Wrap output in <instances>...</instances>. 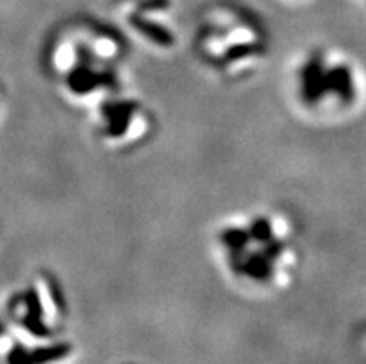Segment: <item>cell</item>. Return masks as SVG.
Instances as JSON below:
<instances>
[{
    "label": "cell",
    "mask_w": 366,
    "mask_h": 364,
    "mask_svg": "<svg viewBox=\"0 0 366 364\" xmlns=\"http://www.w3.org/2000/svg\"><path fill=\"white\" fill-rule=\"evenodd\" d=\"M296 97L320 119H344L366 101V74L353 58L337 49H315L296 69Z\"/></svg>",
    "instance_id": "obj_1"
},
{
    "label": "cell",
    "mask_w": 366,
    "mask_h": 364,
    "mask_svg": "<svg viewBox=\"0 0 366 364\" xmlns=\"http://www.w3.org/2000/svg\"><path fill=\"white\" fill-rule=\"evenodd\" d=\"M197 51L206 63L229 78L257 71L268 54L263 28L247 13L229 6L206 10L197 30Z\"/></svg>",
    "instance_id": "obj_2"
},
{
    "label": "cell",
    "mask_w": 366,
    "mask_h": 364,
    "mask_svg": "<svg viewBox=\"0 0 366 364\" xmlns=\"http://www.w3.org/2000/svg\"><path fill=\"white\" fill-rule=\"evenodd\" d=\"M217 245L229 272L260 290H285L299 266V253L292 240L255 238L244 220L224 223L217 231Z\"/></svg>",
    "instance_id": "obj_3"
},
{
    "label": "cell",
    "mask_w": 366,
    "mask_h": 364,
    "mask_svg": "<svg viewBox=\"0 0 366 364\" xmlns=\"http://www.w3.org/2000/svg\"><path fill=\"white\" fill-rule=\"evenodd\" d=\"M8 313L19 335L34 342L52 340L62 331V294L51 277L38 275L28 286L13 294Z\"/></svg>",
    "instance_id": "obj_4"
},
{
    "label": "cell",
    "mask_w": 366,
    "mask_h": 364,
    "mask_svg": "<svg viewBox=\"0 0 366 364\" xmlns=\"http://www.w3.org/2000/svg\"><path fill=\"white\" fill-rule=\"evenodd\" d=\"M97 134L108 147H134L151 134L153 119L136 99L112 95L95 106Z\"/></svg>",
    "instance_id": "obj_5"
},
{
    "label": "cell",
    "mask_w": 366,
    "mask_h": 364,
    "mask_svg": "<svg viewBox=\"0 0 366 364\" xmlns=\"http://www.w3.org/2000/svg\"><path fill=\"white\" fill-rule=\"evenodd\" d=\"M63 95L78 106H97L104 99L121 90L119 73L112 63H103L86 56L62 78Z\"/></svg>",
    "instance_id": "obj_6"
},
{
    "label": "cell",
    "mask_w": 366,
    "mask_h": 364,
    "mask_svg": "<svg viewBox=\"0 0 366 364\" xmlns=\"http://www.w3.org/2000/svg\"><path fill=\"white\" fill-rule=\"evenodd\" d=\"M363 344H365V347H366V333H365V336H363Z\"/></svg>",
    "instance_id": "obj_7"
}]
</instances>
